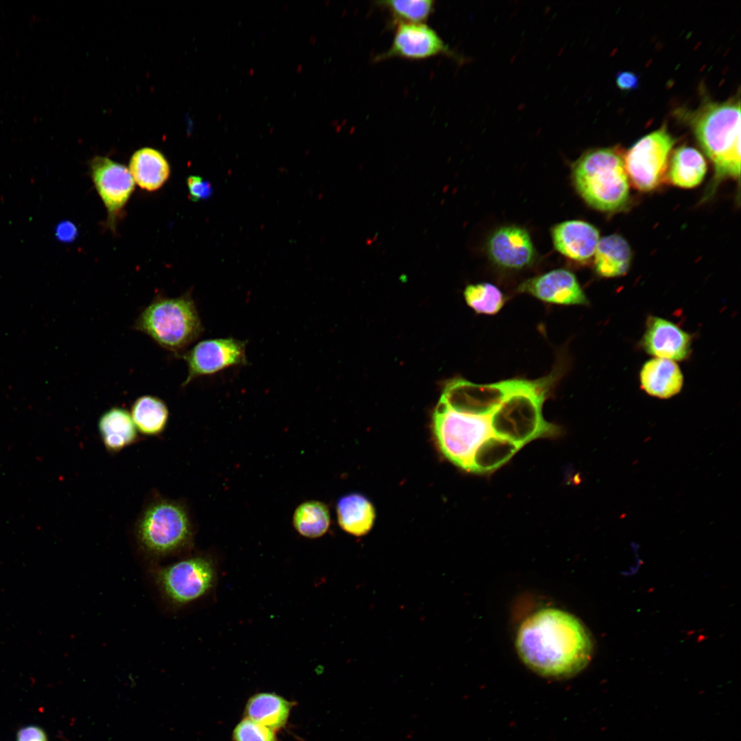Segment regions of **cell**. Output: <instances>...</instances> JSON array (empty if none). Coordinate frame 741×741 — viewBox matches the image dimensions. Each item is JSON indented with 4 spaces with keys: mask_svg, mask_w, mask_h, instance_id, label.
Wrapping results in <instances>:
<instances>
[{
    "mask_svg": "<svg viewBox=\"0 0 741 741\" xmlns=\"http://www.w3.org/2000/svg\"><path fill=\"white\" fill-rule=\"evenodd\" d=\"M642 343L645 351L655 357L681 361L690 353L692 337L667 319L650 316Z\"/></svg>",
    "mask_w": 741,
    "mask_h": 741,
    "instance_id": "cell-16",
    "label": "cell"
},
{
    "mask_svg": "<svg viewBox=\"0 0 741 741\" xmlns=\"http://www.w3.org/2000/svg\"><path fill=\"white\" fill-rule=\"evenodd\" d=\"M129 171L134 181L141 188L154 191L167 180L170 168L162 153L153 148H144L132 156Z\"/></svg>",
    "mask_w": 741,
    "mask_h": 741,
    "instance_id": "cell-20",
    "label": "cell"
},
{
    "mask_svg": "<svg viewBox=\"0 0 741 741\" xmlns=\"http://www.w3.org/2000/svg\"><path fill=\"white\" fill-rule=\"evenodd\" d=\"M141 549L154 558L176 555L188 548L192 528L185 507L174 500L158 499L145 506L135 526Z\"/></svg>",
    "mask_w": 741,
    "mask_h": 741,
    "instance_id": "cell-6",
    "label": "cell"
},
{
    "mask_svg": "<svg viewBox=\"0 0 741 741\" xmlns=\"http://www.w3.org/2000/svg\"><path fill=\"white\" fill-rule=\"evenodd\" d=\"M555 249L565 257L585 261L595 253L600 240L598 229L583 220H567L556 224L551 230Z\"/></svg>",
    "mask_w": 741,
    "mask_h": 741,
    "instance_id": "cell-17",
    "label": "cell"
},
{
    "mask_svg": "<svg viewBox=\"0 0 741 741\" xmlns=\"http://www.w3.org/2000/svg\"><path fill=\"white\" fill-rule=\"evenodd\" d=\"M133 329L178 357L204 331L190 292L174 298L156 296L139 315Z\"/></svg>",
    "mask_w": 741,
    "mask_h": 741,
    "instance_id": "cell-4",
    "label": "cell"
},
{
    "mask_svg": "<svg viewBox=\"0 0 741 741\" xmlns=\"http://www.w3.org/2000/svg\"><path fill=\"white\" fill-rule=\"evenodd\" d=\"M90 165L94 185L108 211V224L114 228L134 189V181L126 167L107 157L95 156Z\"/></svg>",
    "mask_w": 741,
    "mask_h": 741,
    "instance_id": "cell-12",
    "label": "cell"
},
{
    "mask_svg": "<svg viewBox=\"0 0 741 741\" xmlns=\"http://www.w3.org/2000/svg\"><path fill=\"white\" fill-rule=\"evenodd\" d=\"M696 137L714 167V184L740 174V102H708L689 115Z\"/></svg>",
    "mask_w": 741,
    "mask_h": 741,
    "instance_id": "cell-2",
    "label": "cell"
},
{
    "mask_svg": "<svg viewBox=\"0 0 741 741\" xmlns=\"http://www.w3.org/2000/svg\"><path fill=\"white\" fill-rule=\"evenodd\" d=\"M572 180L585 202L598 211H620L629 200L628 178L618 148L587 150L573 163Z\"/></svg>",
    "mask_w": 741,
    "mask_h": 741,
    "instance_id": "cell-3",
    "label": "cell"
},
{
    "mask_svg": "<svg viewBox=\"0 0 741 741\" xmlns=\"http://www.w3.org/2000/svg\"><path fill=\"white\" fill-rule=\"evenodd\" d=\"M396 25L391 46L387 51L377 56L376 60L393 57L418 60L439 54H447L456 58L458 57L427 25L421 23H399Z\"/></svg>",
    "mask_w": 741,
    "mask_h": 741,
    "instance_id": "cell-13",
    "label": "cell"
},
{
    "mask_svg": "<svg viewBox=\"0 0 741 741\" xmlns=\"http://www.w3.org/2000/svg\"><path fill=\"white\" fill-rule=\"evenodd\" d=\"M529 383L528 380L511 379L480 384L456 378L445 384L439 399L456 411L486 416L491 414L508 396Z\"/></svg>",
    "mask_w": 741,
    "mask_h": 741,
    "instance_id": "cell-10",
    "label": "cell"
},
{
    "mask_svg": "<svg viewBox=\"0 0 741 741\" xmlns=\"http://www.w3.org/2000/svg\"><path fill=\"white\" fill-rule=\"evenodd\" d=\"M377 3L390 12L394 25L421 23L428 19L434 7L432 0H392Z\"/></svg>",
    "mask_w": 741,
    "mask_h": 741,
    "instance_id": "cell-28",
    "label": "cell"
},
{
    "mask_svg": "<svg viewBox=\"0 0 741 741\" xmlns=\"http://www.w3.org/2000/svg\"><path fill=\"white\" fill-rule=\"evenodd\" d=\"M432 429L441 453L464 470H467L478 447L491 431L486 418L456 411L440 399L434 410Z\"/></svg>",
    "mask_w": 741,
    "mask_h": 741,
    "instance_id": "cell-7",
    "label": "cell"
},
{
    "mask_svg": "<svg viewBox=\"0 0 741 741\" xmlns=\"http://www.w3.org/2000/svg\"><path fill=\"white\" fill-rule=\"evenodd\" d=\"M152 575L161 596L174 607H180L204 596L213 587L215 570L203 556L181 559L155 567Z\"/></svg>",
    "mask_w": 741,
    "mask_h": 741,
    "instance_id": "cell-8",
    "label": "cell"
},
{
    "mask_svg": "<svg viewBox=\"0 0 741 741\" xmlns=\"http://www.w3.org/2000/svg\"><path fill=\"white\" fill-rule=\"evenodd\" d=\"M336 512L340 526L345 532L357 537L370 530L376 516L372 503L359 493L341 497L337 503Z\"/></svg>",
    "mask_w": 741,
    "mask_h": 741,
    "instance_id": "cell-22",
    "label": "cell"
},
{
    "mask_svg": "<svg viewBox=\"0 0 741 741\" xmlns=\"http://www.w3.org/2000/svg\"><path fill=\"white\" fill-rule=\"evenodd\" d=\"M674 142L663 126L639 139L627 151L624 156L625 169L635 188L649 191L660 184Z\"/></svg>",
    "mask_w": 741,
    "mask_h": 741,
    "instance_id": "cell-9",
    "label": "cell"
},
{
    "mask_svg": "<svg viewBox=\"0 0 741 741\" xmlns=\"http://www.w3.org/2000/svg\"><path fill=\"white\" fill-rule=\"evenodd\" d=\"M187 186L191 200L198 201L209 198L213 191L208 181L198 176H190L187 178Z\"/></svg>",
    "mask_w": 741,
    "mask_h": 741,
    "instance_id": "cell-31",
    "label": "cell"
},
{
    "mask_svg": "<svg viewBox=\"0 0 741 741\" xmlns=\"http://www.w3.org/2000/svg\"><path fill=\"white\" fill-rule=\"evenodd\" d=\"M520 448L508 439L490 435L475 451L467 471L491 472L506 463Z\"/></svg>",
    "mask_w": 741,
    "mask_h": 741,
    "instance_id": "cell-26",
    "label": "cell"
},
{
    "mask_svg": "<svg viewBox=\"0 0 741 741\" xmlns=\"http://www.w3.org/2000/svg\"><path fill=\"white\" fill-rule=\"evenodd\" d=\"M246 341L232 337L200 341L181 357L187 366V376L183 386L195 379L215 375L233 366H246Z\"/></svg>",
    "mask_w": 741,
    "mask_h": 741,
    "instance_id": "cell-11",
    "label": "cell"
},
{
    "mask_svg": "<svg viewBox=\"0 0 741 741\" xmlns=\"http://www.w3.org/2000/svg\"><path fill=\"white\" fill-rule=\"evenodd\" d=\"M130 414L137 431L152 436L163 432L169 413L162 399L156 396L143 395L133 402Z\"/></svg>",
    "mask_w": 741,
    "mask_h": 741,
    "instance_id": "cell-25",
    "label": "cell"
},
{
    "mask_svg": "<svg viewBox=\"0 0 741 741\" xmlns=\"http://www.w3.org/2000/svg\"><path fill=\"white\" fill-rule=\"evenodd\" d=\"M17 741H47L45 731L36 725H29L19 729L16 736Z\"/></svg>",
    "mask_w": 741,
    "mask_h": 741,
    "instance_id": "cell-33",
    "label": "cell"
},
{
    "mask_svg": "<svg viewBox=\"0 0 741 741\" xmlns=\"http://www.w3.org/2000/svg\"><path fill=\"white\" fill-rule=\"evenodd\" d=\"M464 296L467 305L479 314H495L504 303L500 290L489 283L469 285L464 291Z\"/></svg>",
    "mask_w": 741,
    "mask_h": 741,
    "instance_id": "cell-29",
    "label": "cell"
},
{
    "mask_svg": "<svg viewBox=\"0 0 741 741\" xmlns=\"http://www.w3.org/2000/svg\"><path fill=\"white\" fill-rule=\"evenodd\" d=\"M706 172L707 163L702 154L694 148L681 146L673 152L668 176L674 185L692 188L702 182Z\"/></svg>",
    "mask_w": 741,
    "mask_h": 741,
    "instance_id": "cell-24",
    "label": "cell"
},
{
    "mask_svg": "<svg viewBox=\"0 0 741 741\" xmlns=\"http://www.w3.org/2000/svg\"><path fill=\"white\" fill-rule=\"evenodd\" d=\"M292 705V702L275 693H257L248 700L244 715L275 731L286 725Z\"/></svg>",
    "mask_w": 741,
    "mask_h": 741,
    "instance_id": "cell-21",
    "label": "cell"
},
{
    "mask_svg": "<svg viewBox=\"0 0 741 741\" xmlns=\"http://www.w3.org/2000/svg\"><path fill=\"white\" fill-rule=\"evenodd\" d=\"M615 81L618 86L624 91L633 90L639 86V78L632 71L619 72L616 75Z\"/></svg>",
    "mask_w": 741,
    "mask_h": 741,
    "instance_id": "cell-34",
    "label": "cell"
},
{
    "mask_svg": "<svg viewBox=\"0 0 741 741\" xmlns=\"http://www.w3.org/2000/svg\"><path fill=\"white\" fill-rule=\"evenodd\" d=\"M552 379L530 381L527 386L508 396L491 414V430L495 436L520 447L537 438L554 436L558 428L547 422L542 406Z\"/></svg>",
    "mask_w": 741,
    "mask_h": 741,
    "instance_id": "cell-5",
    "label": "cell"
},
{
    "mask_svg": "<svg viewBox=\"0 0 741 741\" xmlns=\"http://www.w3.org/2000/svg\"><path fill=\"white\" fill-rule=\"evenodd\" d=\"M518 292L554 304L587 305L588 300L576 276L565 269H556L522 282Z\"/></svg>",
    "mask_w": 741,
    "mask_h": 741,
    "instance_id": "cell-14",
    "label": "cell"
},
{
    "mask_svg": "<svg viewBox=\"0 0 741 741\" xmlns=\"http://www.w3.org/2000/svg\"><path fill=\"white\" fill-rule=\"evenodd\" d=\"M77 235L76 226L69 220H63L56 226L55 236L62 242H73Z\"/></svg>",
    "mask_w": 741,
    "mask_h": 741,
    "instance_id": "cell-32",
    "label": "cell"
},
{
    "mask_svg": "<svg viewBox=\"0 0 741 741\" xmlns=\"http://www.w3.org/2000/svg\"><path fill=\"white\" fill-rule=\"evenodd\" d=\"M594 255L597 274L603 277H616L624 274L628 270L631 250L622 237L610 235L599 240Z\"/></svg>",
    "mask_w": 741,
    "mask_h": 741,
    "instance_id": "cell-23",
    "label": "cell"
},
{
    "mask_svg": "<svg viewBox=\"0 0 741 741\" xmlns=\"http://www.w3.org/2000/svg\"><path fill=\"white\" fill-rule=\"evenodd\" d=\"M296 530L307 538H318L328 530L330 515L327 506L318 501H307L300 504L293 515Z\"/></svg>",
    "mask_w": 741,
    "mask_h": 741,
    "instance_id": "cell-27",
    "label": "cell"
},
{
    "mask_svg": "<svg viewBox=\"0 0 741 741\" xmlns=\"http://www.w3.org/2000/svg\"><path fill=\"white\" fill-rule=\"evenodd\" d=\"M516 648L522 661L543 677H572L586 667L593 643L586 627L574 615L556 609H543L521 624Z\"/></svg>",
    "mask_w": 741,
    "mask_h": 741,
    "instance_id": "cell-1",
    "label": "cell"
},
{
    "mask_svg": "<svg viewBox=\"0 0 741 741\" xmlns=\"http://www.w3.org/2000/svg\"><path fill=\"white\" fill-rule=\"evenodd\" d=\"M233 741H277L275 731L246 717L239 722L232 733Z\"/></svg>",
    "mask_w": 741,
    "mask_h": 741,
    "instance_id": "cell-30",
    "label": "cell"
},
{
    "mask_svg": "<svg viewBox=\"0 0 741 741\" xmlns=\"http://www.w3.org/2000/svg\"><path fill=\"white\" fill-rule=\"evenodd\" d=\"M98 430L105 448L118 452L138 439V431L128 410L113 407L99 417Z\"/></svg>",
    "mask_w": 741,
    "mask_h": 741,
    "instance_id": "cell-19",
    "label": "cell"
},
{
    "mask_svg": "<svg viewBox=\"0 0 741 741\" xmlns=\"http://www.w3.org/2000/svg\"><path fill=\"white\" fill-rule=\"evenodd\" d=\"M639 381L642 390L649 395L668 399L681 390L683 375L675 362L655 357L642 366Z\"/></svg>",
    "mask_w": 741,
    "mask_h": 741,
    "instance_id": "cell-18",
    "label": "cell"
},
{
    "mask_svg": "<svg viewBox=\"0 0 741 741\" xmlns=\"http://www.w3.org/2000/svg\"><path fill=\"white\" fill-rule=\"evenodd\" d=\"M487 251L494 263L510 270L528 266L534 261L536 255L528 232L513 225L497 229L489 239Z\"/></svg>",
    "mask_w": 741,
    "mask_h": 741,
    "instance_id": "cell-15",
    "label": "cell"
}]
</instances>
